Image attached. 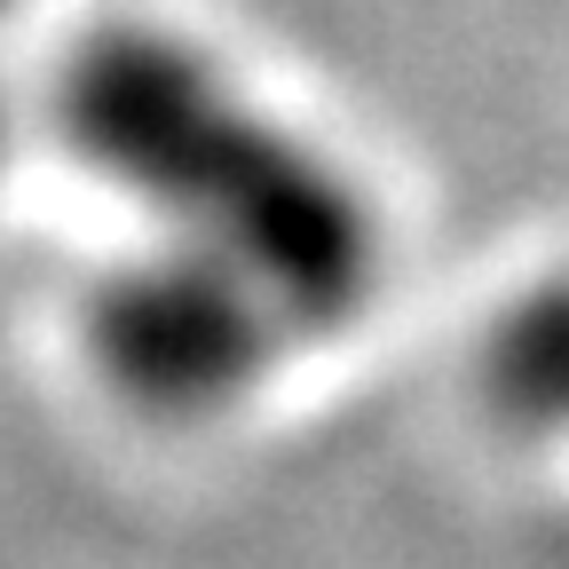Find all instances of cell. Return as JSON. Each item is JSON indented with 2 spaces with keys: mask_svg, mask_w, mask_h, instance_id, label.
<instances>
[{
  "mask_svg": "<svg viewBox=\"0 0 569 569\" xmlns=\"http://www.w3.org/2000/svg\"><path fill=\"white\" fill-rule=\"evenodd\" d=\"M284 332H301L293 309L246 261L198 238H174L151 261L111 269L103 293L88 301L96 365L142 411H213L246 396L284 348Z\"/></svg>",
  "mask_w": 569,
  "mask_h": 569,
  "instance_id": "obj_2",
  "label": "cell"
},
{
  "mask_svg": "<svg viewBox=\"0 0 569 569\" xmlns=\"http://www.w3.org/2000/svg\"><path fill=\"white\" fill-rule=\"evenodd\" d=\"M490 396L522 427H569V277L498 325L490 340Z\"/></svg>",
  "mask_w": 569,
  "mask_h": 569,
  "instance_id": "obj_3",
  "label": "cell"
},
{
  "mask_svg": "<svg viewBox=\"0 0 569 569\" xmlns=\"http://www.w3.org/2000/svg\"><path fill=\"white\" fill-rule=\"evenodd\" d=\"M0 142H9V127H0Z\"/></svg>",
  "mask_w": 569,
  "mask_h": 569,
  "instance_id": "obj_5",
  "label": "cell"
},
{
  "mask_svg": "<svg viewBox=\"0 0 569 569\" xmlns=\"http://www.w3.org/2000/svg\"><path fill=\"white\" fill-rule=\"evenodd\" d=\"M56 127L182 238L246 261L293 325H332L365 301L372 213L317 151L238 103L206 56L151 32L88 40L63 63Z\"/></svg>",
  "mask_w": 569,
  "mask_h": 569,
  "instance_id": "obj_1",
  "label": "cell"
},
{
  "mask_svg": "<svg viewBox=\"0 0 569 569\" xmlns=\"http://www.w3.org/2000/svg\"><path fill=\"white\" fill-rule=\"evenodd\" d=\"M9 9H17V0H0V17H9Z\"/></svg>",
  "mask_w": 569,
  "mask_h": 569,
  "instance_id": "obj_4",
  "label": "cell"
}]
</instances>
